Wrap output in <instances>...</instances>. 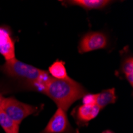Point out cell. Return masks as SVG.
Instances as JSON below:
<instances>
[{
	"instance_id": "6da1fadb",
	"label": "cell",
	"mask_w": 133,
	"mask_h": 133,
	"mask_svg": "<svg viewBox=\"0 0 133 133\" xmlns=\"http://www.w3.org/2000/svg\"><path fill=\"white\" fill-rule=\"evenodd\" d=\"M0 71L16 90L44 92L47 82L51 78L46 71L19 62L16 58L6 61L0 66Z\"/></svg>"
},
{
	"instance_id": "7a4b0ae2",
	"label": "cell",
	"mask_w": 133,
	"mask_h": 133,
	"mask_svg": "<svg viewBox=\"0 0 133 133\" xmlns=\"http://www.w3.org/2000/svg\"><path fill=\"white\" fill-rule=\"evenodd\" d=\"M64 112L71 104L82 98L87 93L86 89L77 81L70 77L66 79L50 78L47 82L44 92Z\"/></svg>"
},
{
	"instance_id": "3957f363",
	"label": "cell",
	"mask_w": 133,
	"mask_h": 133,
	"mask_svg": "<svg viewBox=\"0 0 133 133\" xmlns=\"http://www.w3.org/2000/svg\"><path fill=\"white\" fill-rule=\"evenodd\" d=\"M0 108L18 124H20L22 120L28 116L34 114L38 110V107L22 103L14 97H4Z\"/></svg>"
},
{
	"instance_id": "277c9868",
	"label": "cell",
	"mask_w": 133,
	"mask_h": 133,
	"mask_svg": "<svg viewBox=\"0 0 133 133\" xmlns=\"http://www.w3.org/2000/svg\"><path fill=\"white\" fill-rule=\"evenodd\" d=\"M108 44L107 35L103 32L90 31L84 34L78 44V52L85 54L94 50L105 49Z\"/></svg>"
},
{
	"instance_id": "5b68a950",
	"label": "cell",
	"mask_w": 133,
	"mask_h": 133,
	"mask_svg": "<svg viewBox=\"0 0 133 133\" xmlns=\"http://www.w3.org/2000/svg\"><path fill=\"white\" fill-rule=\"evenodd\" d=\"M42 133H78V131L70 125L66 112L57 108Z\"/></svg>"
},
{
	"instance_id": "8992f818",
	"label": "cell",
	"mask_w": 133,
	"mask_h": 133,
	"mask_svg": "<svg viewBox=\"0 0 133 133\" xmlns=\"http://www.w3.org/2000/svg\"><path fill=\"white\" fill-rule=\"evenodd\" d=\"M101 108L97 105H78L74 108L72 116H74L76 123L80 126L87 125L92 119L98 116Z\"/></svg>"
},
{
	"instance_id": "52a82bcc",
	"label": "cell",
	"mask_w": 133,
	"mask_h": 133,
	"mask_svg": "<svg viewBox=\"0 0 133 133\" xmlns=\"http://www.w3.org/2000/svg\"><path fill=\"white\" fill-rule=\"evenodd\" d=\"M0 54L6 61L15 58V41L8 27L0 26Z\"/></svg>"
},
{
	"instance_id": "ba28073f",
	"label": "cell",
	"mask_w": 133,
	"mask_h": 133,
	"mask_svg": "<svg viewBox=\"0 0 133 133\" xmlns=\"http://www.w3.org/2000/svg\"><path fill=\"white\" fill-rule=\"evenodd\" d=\"M65 3L72 6H78L86 10H102L112 2L108 0H71L65 1Z\"/></svg>"
},
{
	"instance_id": "9c48e42d",
	"label": "cell",
	"mask_w": 133,
	"mask_h": 133,
	"mask_svg": "<svg viewBox=\"0 0 133 133\" xmlns=\"http://www.w3.org/2000/svg\"><path fill=\"white\" fill-rule=\"evenodd\" d=\"M116 99L117 97L115 93L114 88L105 89L103 90L101 93L96 94V105L101 109L108 104L116 103Z\"/></svg>"
},
{
	"instance_id": "30bf717a",
	"label": "cell",
	"mask_w": 133,
	"mask_h": 133,
	"mask_svg": "<svg viewBox=\"0 0 133 133\" xmlns=\"http://www.w3.org/2000/svg\"><path fill=\"white\" fill-rule=\"evenodd\" d=\"M49 74L54 79H66L69 77L65 62L59 60H57L49 67Z\"/></svg>"
},
{
	"instance_id": "8fae6325",
	"label": "cell",
	"mask_w": 133,
	"mask_h": 133,
	"mask_svg": "<svg viewBox=\"0 0 133 133\" xmlns=\"http://www.w3.org/2000/svg\"><path fill=\"white\" fill-rule=\"evenodd\" d=\"M0 126L6 133H19V124L7 116L0 108Z\"/></svg>"
},
{
	"instance_id": "7c38bea8",
	"label": "cell",
	"mask_w": 133,
	"mask_h": 133,
	"mask_svg": "<svg viewBox=\"0 0 133 133\" xmlns=\"http://www.w3.org/2000/svg\"><path fill=\"white\" fill-rule=\"evenodd\" d=\"M120 69L126 78V80L129 82L130 85H133V58L131 56L127 57L124 58L121 62V67Z\"/></svg>"
},
{
	"instance_id": "4fadbf2b",
	"label": "cell",
	"mask_w": 133,
	"mask_h": 133,
	"mask_svg": "<svg viewBox=\"0 0 133 133\" xmlns=\"http://www.w3.org/2000/svg\"><path fill=\"white\" fill-rule=\"evenodd\" d=\"M82 102L84 105H88V106L96 105V94L86 93L82 97Z\"/></svg>"
},
{
	"instance_id": "5bb4252c",
	"label": "cell",
	"mask_w": 133,
	"mask_h": 133,
	"mask_svg": "<svg viewBox=\"0 0 133 133\" xmlns=\"http://www.w3.org/2000/svg\"><path fill=\"white\" fill-rule=\"evenodd\" d=\"M3 99H4V96H3V93L0 92V107H1V104H2Z\"/></svg>"
},
{
	"instance_id": "9a60e30c",
	"label": "cell",
	"mask_w": 133,
	"mask_h": 133,
	"mask_svg": "<svg viewBox=\"0 0 133 133\" xmlns=\"http://www.w3.org/2000/svg\"><path fill=\"white\" fill-rule=\"evenodd\" d=\"M102 133H114V132L112 131H111V130H106V131H103Z\"/></svg>"
}]
</instances>
